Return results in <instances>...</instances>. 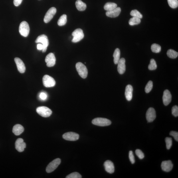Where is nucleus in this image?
I'll list each match as a JSON object with an SVG mask.
<instances>
[{"mask_svg": "<svg viewBox=\"0 0 178 178\" xmlns=\"http://www.w3.org/2000/svg\"><path fill=\"white\" fill-rule=\"evenodd\" d=\"M77 71L79 75L83 79H85L87 77L88 71L85 65L80 62L77 63L76 65Z\"/></svg>", "mask_w": 178, "mask_h": 178, "instance_id": "f257e3e1", "label": "nucleus"}, {"mask_svg": "<svg viewBox=\"0 0 178 178\" xmlns=\"http://www.w3.org/2000/svg\"><path fill=\"white\" fill-rule=\"evenodd\" d=\"M93 124L100 126H108L111 124V121L109 119L103 118H96L93 119Z\"/></svg>", "mask_w": 178, "mask_h": 178, "instance_id": "f03ea898", "label": "nucleus"}, {"mask_svg": "<svg viewBox=\"0 0 178 178\" xmlns=\"http://www.w3.org/2000/svg\"><path fill=\"white\" fill-rule=\"evenodd\" d=\"M29 24L26 21L22 22L19 26V31L20 34L24 37H27L29 35Z\"/></svg>", "mask_w": 178, "mask_h": 178, "instance_id": "7ed1b4c3", "label": "nucleus"}, {"mask_svg": "<svg viewBox=\"0 0 178 178\" xmlns=\"http://www.w3.org/2000/svg\"><path fill=\"white\" fill-rule=\"evenodd\" d=\"M38 114L44 118H47L50 116L52 113V111L48 107L41 106L38 107L36 109Z\"/></svg>", "mask_w": 178, "mask_h": 178, "instance_id": "20e7f679", "label": "nucleus"}, {"mask_svg": "<svg viewBox=\"0 0 178 178\" xmlns=\"http://www.w3.org/2000/svg\"><path fill=\"white\" fill-rule=\"evenodd\" d=\"M72 35L73 38L72 41L73 43H77L82 40L84 37L83 30L80 29H77L72 32Z\"/></svg>", "mask_w": 178, "mask_h": 178, "instance_id": "39448f33", "label": "nucleus"}, {"mask_svg": "<svg viewBox=\"0 0 178 178\" xmlns=\"http://www.w3.org/2000/svg\"><path fill=\"white\" fill-rule=\"evenodd\" d=\"M36 43H41L43 45V48L42 50V52H44L47 50V47L49 44V41L48 37L46 35L43 34L39 36L35 40Z\"/></svg>", "mask_w": 178, "mask_h": 178, "instance_id": "423d86ee", "label": "nucleus"}, {"mask_svg": "<svg viewBox=\"0 0 178 178\" xmlns=\"http://www.w3.org/2000/svg\"><path fill=\"white\" fill-rule=\"evenodd\" d=\"M61 163V160L60 158H56L50 163L46 168V172L50 173L55 170Z\"/></svg>", "mask_w": 178, "mask_h": 178, "instance_id": "0eeeda50", "label": "nucleus"}, {"mask_svg": "<svg viewBox=\"0 0 178 178\" xmlns=\"http://www.w3.org/2000/svg\"><path fill=\"white\" fill-rule=\"evenodd\" d=\"M44 86L46 88L52 87L55 86L56 81L54 79L48 75H45L43 78Z\"/></svg>", "mask_w": 178, "mask_h": 178, "instance_id": "6e6552de", "label": "nucleus"}, {"mask_svg": "<svg viewBox=\"0 0 178 178\" xmlns=\"http://www.w3.org/2000/svg\"><path fill=\"white\" fill-rule=\"evenodd\" d=\"M56 8L52 7L48 10L46 13L44 19V23H47L50 21L56 13Z\"/></svg>", "mask_w": 178, "mask_h": 178, "instance_id": "1a4fd4ad", "label": "nucleus"}, {"mask_svg": "<svg viewBox=\"0 0 178 178\" xmlns=\"http://www.w3.org/2000/svg\"><path fill=\"white\" fill-rule=\"evenodd\" d=\"M63 138L66 140L76 141L79 138V135L78 134L73 132H68L63 135Z\"/></svg>", "mask_w": 178, "mask_h": 178, "instance_id": "9d476101", "label": "nucleus"}, {"mask_svg": "<svg viewBox=\"0 0 178 178\" xmlns=\"http://www.w3.org/2000/svg\"><path fill=\"white\" fill-rule=\"evenodd\" d=\"M45 62L46 65L48 67H52L55 65L56 62V58L54 54L52 53H50L48 54L46 56Z\"/></svg>", "mask_w": 178, "mask_h": 178, "instance_id": "9b49d317", "label": "nucleus"}, {"mask_svg": "<svg viewBox=\"0 0 178 178\" xmlns=\"http://www.w3.org/2000/svg\"><path fill=\"white\" fill-rule=\"evenodd\" d=\"M146 116L148 122H153L156 118V114L155 109L152 108H149L147 111Z\"/></svg>", "mask_w": 178, "mask_h": 178, "instance_id": "f8f14e48", "label": "nucleus"}, {"mask_svg": "<svg viewBox=\"0 0 178 178\" xmlns=\"http://www.w3.org/2000/svg\"><path fill=\"white\" fill-rule=\"evenodd\" d=\"M15 148L17 150L21 152L23 151L26 147V143L22 138H19L16 140L15 143Z\"/></svg>", "mask_w": 178, "mask_h": 178, "instance_id": "ddd939ff", "label": "nucleus"}, {"mask_svg": "<svg viewBox=\"0 0 178 178\" xmlns=\"http://www.w3.org/2000/svg\"><path fill=\"white\" fill-rule=\"evenodd\" d=\"M171 95L169 90H166L164 92L163 96V101L164 105L165 106H168L171 101Z\"/></svg>", "mask_w": 178, "mask_h": 178, "instance_id": "4468645a", "label": "nucleus"}, {"mask_svg": "<svg viewBox=\"0 0 178 178\" xmlns=\"http://www.w3.org/2000/svg\"><path fill=\"white\" fill-rule=\"evenodd\" d=\"M161 167L163 171L168 172L172 169L173 165L170 160L165 161L162 163Z\"/></svg>", "mask_w": 178, "mask_h": 178, "instance_id": "2eb2a0df", "label": "nucleus"}, {"mask_svg": "<svg viewBox=\"0 0 178 178\" xmlns=\"http://www.w3.org/2000/svg\"><path fill=\"white\" fill-rule=\"evenodd\" d=\"M14 60L19 71L21 73H25L26 69V67L22 60L18 58H16Z\"/></svg>", "mask_w": 178, "mask_h": 178, "instance_id": "dca6fc26", "label": "nucleus"}, {"mask_svg": "<svg viewBox=\"0 0 178 178\" xmlns=\"http://www.w3.org/2000/svg\"><path fill=\"white\" fill-rule=\"evenodd\" d=\"M125 60L124 58H121L119 60L118 63V70L119 74H123L126 71Z\"/></svg>", "mask_w": 178, "mask_h": 178, "instance_id": "f3484780", "label": "nucleus"}, {"mask_svg": "<svg viewBox=\"0 0 178 178\" xmlns=\"http://www.w3.org/2000/svg\"><path fill=\"white\" fill-rule=\"evenodd\" d=\"M104 166L105 170L110 173H113L115 171V167L114 164L110 160H107L104 163Z\"/></svg>", "mask_w": 178, "mask_h": 178, "instance_id": "a211bd4d", "label": "nucleus"}, {"mask_svg": "<svg viewBox=\"0 0 178 178\" xmlns=\"http://www.w3.org/2000/svg\"><path fill=\"white\" fill-rule=\"evenodd\" d=\"M121 12V9L120 7H117L112 10L107 11L106 12V15L108 17L111 18H116L119 15Z\"/></svg>", "mask_w": 178, "mask_h": 178, "instance_id": "6ab92c4d", "label": "nucleus"}, {"mask_svg": "<svg viewBox=\"0 0 178 178\" xmlns=\"http://www.w3.org/2000/svg\"><path fill=\"white\" fill-rule=\"evenodd\" d=\"M133 88L132 86H127L125 91V96L127 100L130 101L132 98Z\"/></svg>", "mask_w": 178, "mask_h": 178, "instance_id": "aec40b11", "label": "nucleus"}, {"mask_svg": "<svg viewBox=\"0 0 178 178\" xmlns=\"http://www.w3.org/2000/svg\"><path fill=\"white\" fill-rule=\"evenodd\" d=\"M24 131V127L19 124H16L13 128V132L15 135H21Z\"/></svg>", "mask_w": 178, "mask_h": 178, "instance_id": "412c9836", "label": "nucleus"}, {"mask_svg": "<svg viewBox=\"0 0 178 178\" xmlns=\"http://www.w3.org/2000/svg\"><path fill=\"white\" fill-rule=\"evenodd\" d=\"M76 6L77 9L79 11H84L86 8V5L85 3L81 0H77L76 2Z\"/></svg>", "mask_w": 178, "mask_h": 178, "instance_id": "4be33fe9", "label": "nucleus"}, {"mask_svg": "<svg viewBox=\"0 0 178 178\" xmlns=\"http://www.w3.org/2000/svg\"><path fill=\"white\" fill-rule=\"evenodd\" d=\"M120 50L118 48H116L115 50L114 54H113V57L114 58V61L115 64H118L119 61L120 60Z\"/></svg>", "mask_w": 178, "mask_h": 178, "instance_id": "5701e85b", "label": "nucleus"}, {"mask_svg": "<svg viewBox=\"0 0 178 178\" xmlns=\"http://www.w3.org/2000/svg\"><path fill=\"white\" fill-rule=\"evenodd\" d=\"M117 7L116 3H107L104 6V9L105 10L109 11L116 9Z\"/></svg>", "mask_w": 178, "mask_h": 178, "instance_id": "b1692460", "label": "nucleus"}, {"mask_svg": "<svg viewBox=\"0 0 178 178\" xmlns=\"http://www.w3.org/2000/svg\"><path fill=\"white\" fill-rule=\"evenodd\" d=\"M141 19L137 17H133L129 20V24L130 26H134L138 25L140 23Z\"/></svg>", "mask_w": 178, "mask_h": 178, "instance_id": "393cba45", "label": "nucleus"}, {"mask_svg": "<svg viewBox=\"0 0 178 178\" xmlns=\"http://www.w3.org/2000/svg\"><path fill=\"white\" fill-rule=\"evenodd\" d=\"M67 16L65 14L62 15L58 20V26H62L65 25L67 23Z\"/></svg>", "mask_w": 178, "mask_h": 178, "instance_id": "a878e982", "label": "nucleus"}, {"mask_svg": "<svg viewBox=\"0 0 178 178\" xmlns=\"http://www.w3.org/2000/svg\"><path fill=\"white\" fill-rule=\"evenodd\" d=\"M167 55L169 58L175 59L177 57L178 53L174 50L169 49L168 50Z\"/></svg>", "mask_w": 178, "mask_h": 178, "instance_id": "bb28decb", "label": "nucleus"}, {"mask_svg": "<svg viewBox=\"0 0 178 178\" xmlns=\"http://www.w3.org/2000/svg\"><path fill=\"white\" fill-rule=\"evenodd\" d=\"M161 46L159 44H153L151 45V50L152 51L155 53H159L161 51Z\"/></svg>", "mask_w": 178, "mask_h": 178, "instance_id": "cd10ccee", "label": "nucleus"}, {"mask_svg": "<svg viewBox=\"0 0 178 178\" xmlns=\"http://www.w3.org/2000/svg\"><path fill=\"white\" fill-rule=\"evenodd\" d=\"M168 3L169 7L173 9H175L178 7V0H167Z\"/></svg>", "mask_w": 178, "mask_h": 178, "instance_id": "c85d7f7f", "label": "nucleus"}, {"mask_svg": "<svg viewBox=\"0 0 178 178\" xmlns=\"http://www.w3.org/2000/svg\"><path fill=\"white\" fill-rule=\"evenodd\" d=\"M130 15L133 17H137L141 19L143 18V15L139 12L137 10H133L131 12Z\"/></svg>", "mask_w": 178, "mask_h": 178, "instance_id": "c756f323", "label": "nucleus"}, {"mask_svg": "<svg viewBox=\"0 0 178 178\" xmlns=\"http://www.w3.org/2000/svg\"><path fill=\"white\" fill-rule=\"evenodd\" d=\"M157 65L154 59H152L150 61V63L149 65L148 68L149 70H154L156 69Z\"/></svg>", "mask_w": 178, "mask_h": 178, "instance_id": "7c9ffc66", "label": "nucleus"}, {"mask_svg": "<svg viewBox=\"0 0 178 178\" xmlns=\"http://www.w3.org/2000/svg\"><path fill=\"white\" fill-rule=\"evenodd\" d=\"M153 88V82L152 81L150 80L147 83V84L145 86V91L146 93H149L151 92V91L152 90Z\"/></svg>", "mask_w": 178, "mask_h": 178, "instance_id": "2f4dec72", "label": "nucleus"}, {"mask_svg": "<svg viewBox=\"0 0 178 178\" xmlns=\"http://www.w3.org/2000/svg\"><path fill=\"white\" fill-rule=\"evenodd\" d=\"M165 142L166 143V146L168 149H171L172 145V140L171 137H167L165 138Z\"/></svg>", "mask_w": 178, "mask_h": 178, "instance_id": "473e14b6", "label": "nucleus"}, {"mask_svg": "<svg viewBox=\"0 0 178 178\" xmlns=\"http://www.w3.org/2000/svg\"><path fill=\"white\" fill-rule=\"evenodd\" d=\"M82 176L78 172H74L70 174L66 177V178H81Z\"/></svg>", "mask_w": 178, "mask_h": 178, "instance_id": "72a5a7b5", "label": "nucleus"}, {"mask_svg": "<svg viewBox=\"0 0 178 178\" xmlns=\"http://www.w3.org/2000/svg\"><path fill=\"white\" fill-rule=\"evenodd\" d=\"M135 154L139 157V158L140 159H143L145 157L144 153L141 151V150L139 149H137L135 151Z\"/></svg>", "mask_w": 178, "mask_h": 178, "instance_id": "f704fd0d", "label": "nucleus"}, {"mask_svg": "<svg viewBox=\"0 0 178 178\" xmlns=\"http://www.w3.org/2000/svg\"><path fill=\"white\" fill-rule=\"evenodd\" d=\"M172 114L175 117L178 116V107L177 106H175L172 108Z\"/></svg>", "mask_w": 178, "mask_h": 178, "instance_id": "c9c22d12", "label": "nucleus"}, {"mask_svg": "<svg viewBox=\"0 0 178 178\" xmlns=\"http://www.w3.org/2000/svg\"><path fill=\"white\" fill-rule=\"evenodd\" d=\"M129 159H130L131 163L132 164H134L135 163V159L132 151H129Z\"/></svg>", "mask_w": 178, "mask_h": 178, "instance_id": "e433bc0d", "label": "nucleus"}, {"mask_svg": "<svg viewBox=\"0 0 178 178\" xmlns=\"http://www.w3.org/2000/svg\"><path fill=\"white\" fill-rule=\"evenodd\" d=\"M169 134L172 136L175 139V140L178 141V133L174 131H171L169 133Z\"/></svg>", "mask_w": 178, "mask_h": 178, "instance_id": "4c0bfd02", "label": "nucleus"}, {"mask_svg": "<svg viewBox=\"0 0 178 178\" xmlns=\"http://www.w3.org/2000/svg\"><path fill=\"white\" fill-rule=\"evenodd\" d=\"M23 0H14V4L16 7H18L22 3V1Z\"/></svg>", "mask_w": 178, "mask_h": 178, "instance_id": "58836bf2", "label": "nucleus"}, {"mask_svg": "<svg viewBox=\"0 0 178 178\" xmlns=\"http://www.w3.org/2000/svg\"><path fill=\"white\" fill-rule=\"evenodd\" d=\"M40 97L41 99L43 100H45L47 98V96L45 93L42 92L40 94Z\"/></svg>", "mask_w": 178, "mask_h": 178, "instance_id": "ea45409f", "label": "nucleus"}, {"mask_svg": "<svg viewBox=\"0 0 178 178\" xmlns=\"http://www.w3.org/2000/svg\"><path fill=\"white\" fill-rule=\"evenodd\" d=\"M37 48L38 50H42L43 48V44H37Z\"/></svg>", "mask_w": 178, "mask_h": 178, "instance_id": "a19ab883", "label": "nucleus"}]
</instances>
